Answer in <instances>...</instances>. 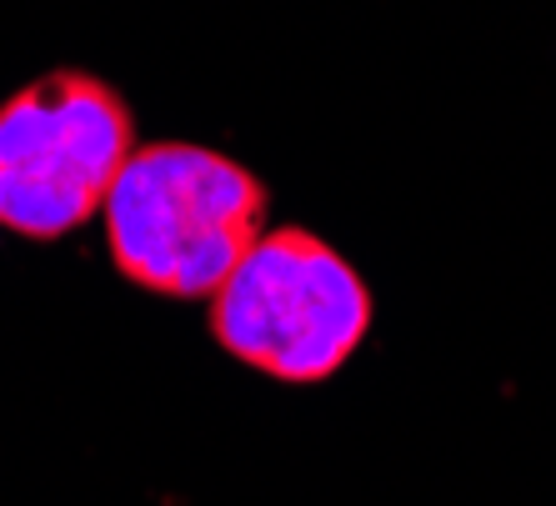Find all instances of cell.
<instances>
[{
  "label": "cell",
  "mask_w": 556,
  "mask_h": 506,
  "mask_svg": "<svg viewBox=\"0 0 556 506\" xmlns=\"http://www.w3.org/2000/svg\"><path fill=\"white\" fill-rule=\"evenodd\" d=\"M101 222L126 281L170 301H211L266 236V186L220 151L151 141L126 156Z\"/></svg>",
  "instance_id": "1"
},
{
  "label": "cell",
  "mask_w": 556,
  "mask_h": 506,
  "mask_svg": "<svg viewBox=\"0 0 556 506\" xmlns=\"http://www.w3.org/2000/svg\"><path fill=\"white\" fill-rule=\"evenodd\" d=\"M136 121L105 80L55 71L0 105V226L55 241L101 216Z\"/></svg>",
  "instance_id": "3"
},
{
  "label": "cell",
  "mask_w": 556,
  "mask_h": 506,
  "mask_svg": "<svg viewBox=\"0 0 556 506\" xmlns=\"http://www.w3.org/2000/svg\"><path fill=\"white\" fill-rule=\"evenodd\" d=\"M371 331V291L351 261L301 226H276L211 296V337L236 362L311 387L337 377Z\"/></svg>",
  "instance_id": "2"
}]
</instances>
